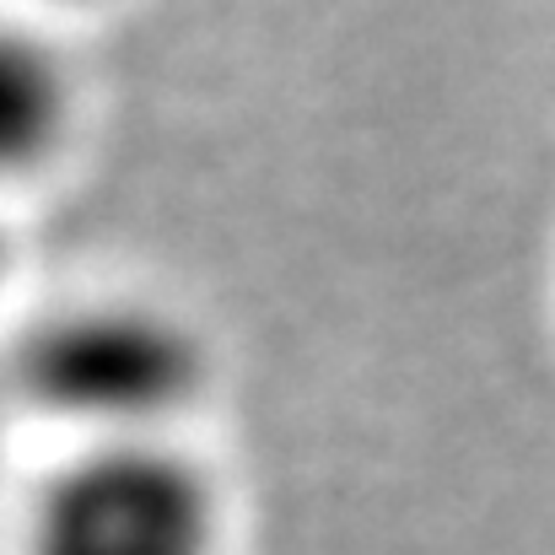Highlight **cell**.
I'll return each mask as SVG.
<instances>
[{
  "instance_id": "1",
  "label": "cell",
  "mask_w": 555,
  "mask_h": 555,
  "mask_svg": "<svg viewBox=\"0 0 555 555\" xmlns=\"http://www.w3.org/2000/svg\"><path fill=\"white\" fill-rule=\"evenodd\" d=\"M22 388L98 442H146L163 421L194 404L205 346L184 319L146 302H92L33 330L16 362Z\"/></svg>"
},
{
  "instance_id": "2",
  "label": "cell",
  "mask_w": 555,
  "mask_h": 555,
  "mask_svg": "<svg viewBox=\"0 0 555 555\" xmlns=\"http://www.w3.org/2000/svg\"><path fill=\"white\" fill-rule=\"evenodd\" d=\"M27 555H216V491L163 437L98 442L38 496Z\"/></svg>"
},
{
  "instance_id": "3",
  "label": "cell",
  "mask_w": 555,
  "mask_h": 555,
  "mask_svg": "<svg viewBox=\"0 0 555 555\" xmlns=\"http://www.w3.org/2000/svg\"><path fill=\"white\" fill-rule=\"evenodd\" d=\"M70 119L65 60L27 27L0 22V173L38 168Z\"/></svg>"
},
{
  "instance_id": "4",
  "label": "cell",
  "mask_w": 555,
  "mask_h": 555,
  "mask_svg": "<svg viewBox=\"0 0 555 555\" xmlns=\"http://www.w3.org/2000/svg\"><path fill=\"white\" fill-rule=\"evenodd\" d=\"M0 270H5V232H0Z\"/></svg>"
}]
</instances>
